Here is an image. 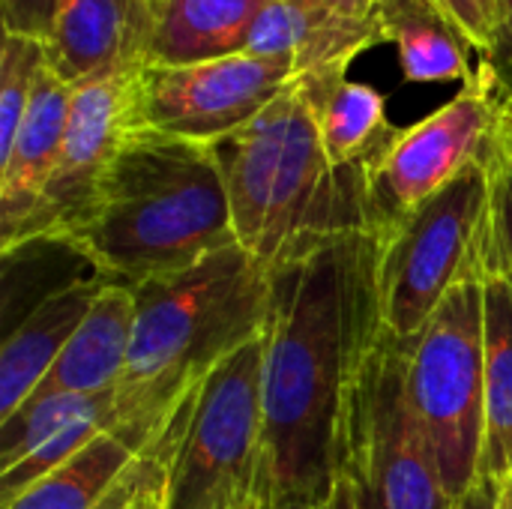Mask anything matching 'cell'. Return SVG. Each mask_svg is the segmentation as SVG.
Returning <instances> with one entry per match:
<instances>
[{
	"mask_svg": "<svg viewBox=\"0 0 512 509\" xmlns=\"http://www.w3.org/2000/svg\"><path fill=\"white\" fill-rule=\"evenodd\" d=\"M378 264V237L345 231L270 270L261 396L273 501L327 507L348 474L360 387L387 339Z\"/></svg>",
	"mask_w": 512,
	"mask_h": 509,
	"instance_id": "6da1fadb",
	"label": "cell"
},
{
	"mask_svg": "<svg viewBox=\"0 0 512 509\" xmlns=\"http://www.w3.org/2000/svg\"><path fill=\"white\" fill-rule=\"evenodd\" d=\"M132 291V348L111 429L144 450L228 357L261 339L270 270L234 243Z\"/></svg>",
	"mask_w": 512,
	"mask_h": 509,
	"instance_id": "7a4b0ae2",
	"label": "cell"
},
{
	"mask_svg": "<svg viewBox=\"0 0 512 509\" xmlns=\"http://www.w3.org/2000/svg\"><path fill=\"white\" fill-rule=\"evenodd\" d=\"M234 243L231 204L210 147L129 132L87 222L60 246L102 279L135 288Z\"/></svg>",
	"mask_w": 512,
	"mask_h": 509,
	"instance_id": "3957f363",
	"label": "cell"
},
{
	"mask_svg": "<svg viewBox=\"0 0 512 509\" xmlns=\"http://www.w3.org/2000/svg\"><path fill=\"white\" fill-rule=\"evenodd\" d=\"M237 243L267 270L345 234L369 231L366 165L336 168L300 75L246 126L210 144Z\"/></svg>",
	"mask_w": 512,
	"mask_h": 509,
	"instance_id": "277c9868",
	"label": "cell"
},
{
	"mask_svg": "<svg viewBox=\"0 0 512 509\" xmlns=\"http://www.w3.org/2000/svg\"><path fill=\"white\" fill-rule=\"evenodd\" d=\"M402 354L411 408L447 495L459 501L480 480L486 444L483 279H465Z\"/></svg>",
	"mask_w": 512,
	"mask_h": 509,
	"instance_id": "5b68a950",
	"label": "cell"
},
{
	"mask_svg": "<svg viewBox=\"0 0 512 509\" xmlns=\"http://www.w3.org/2000/svg\"><path fill=\"white\" fill-rule=\"evenodd\" d=\"M489 201L492 168L483 159L378 234L381 312L393 342H411L465 279H486Z\"/></svg>",
	"mask_w": 512,
	"mask_h": 509,
	"instance_id": "8992f818",
	"label": "cell"
},
{
	"mask_svg": "<svg viewBox=\"0 0 512 509\" xmlns=\"http://www.w3.org/2000/svg\"><path fill=\"white\" fill-rule=\"evenodd\" d=\"M261 339L228 357L198 390L174 447L162 509H249L267 483Z\"/></svg>",
	"mask_w": 512,
	"mask_h": 509,
	"instance_id": "52a82bcc",
	"label": "cell"
},
{
	"mask_svg": "<svg viewBox=\"0 0 512 509\" xmlns=\"http://www.w3.org/2000/svg\"><path fill=\"white\" fill-rule=\"evenodd\" d=\"M141 66L144 54L138 33L117 60L72 87L69 123L57 165L27 222L6 246H0L3 255L36 243L60 246L87 222L102 177L129 135V99Z\"/></svg>",
	"mask_w": 512,
	"mask_h": 509,
	"instance_id": "ba28073f",
	"label": "cell"
},
{
	"mask_svg": "<svg viewBox=\"0 0 512 509\" xmlns=\"http://www.w3.org/2000/svg\"><path fill=\"white\" fill-rule=\"evenodd\" d=\"M285 57H222L189 66L144 63L132 84L129 132H153L192 144H216L255 120L288 84Z\"/></svg>",
	"mask_w": 512,
	"mask_h": 509,
	"instance_id": "9c48e42d",
	"label": "cell"
},
{
	"mask_svg": "<svg viewBox=\"0 0 512 509\" xmlns=\"http://www.w3.org/2000/svg\"><path fill=\"white\" fill-rule=\"evenodd\" d=\"M495 129L498 105L477 78L420 123L399 129L378 162L366 168L369 231L375 237L384 234L471 165L483 162Z\"/></svg>",
	"mask_w": 512,
	"mask_h": 509,
	"instance_id": "30bf717a",
	"label": "cell"
},
{
	"mask_svg": "<svg viewBox=\"0 0 512 509\" xmlns=\"http://www.w3.org/2000/svg\"><path fill=\"white\" fill-rule=\"evenodd\" d=\"M348 474L369 483L384 509H456L408 399L402 345L390 336L360 387Z\"/></svg>",
	"mask_w": 512,
	"mask_h": 509,
	"instance_id": "8fae6325",
	"label": "cell"
},
{
	"mask_svg": "<svg viewBox=\"0 0 512 509\" xmlns=\"http://www.w3.org/2000/svg\"><path fill=\"white\" fill-rule=\"evenodd\" d=\"M273 0H144L141 54L150 66H189L246 54Z\"/></svg>",
	"mask_w": 512,
	"mask_h": 509,
	"instance_id": "7c38bea8",
	"label": "cell"
},
{
	"mask_svg": "<svg viewBox=\"0 0 512 509\" xmlns=\"http://www.w3.org/2000/svg\"><path fill=\"white\" fill-rule=\"evenodd\" d=\"M72 105V84L39 66L30 105L9 153L0 159V246H6L39 204L57 165Z\"/></svg>",
	"mask_w": 512,
	"mask_h": 509,
	"instance_id": "4fadbf2b",
	"label": "cell"
},
{
	"mask_svg": "<svg viewBox=\"0 0 512 509\" xmlns=\"http://www.w3.org/2000/svg\"><path fill=\"white\" fill-rule=\"evenodd\" d=\"M105 282L108 279L96 273L48 291L6 336L0 351V420L12 417L36 393L75 330L84 324Z\"/></svg>",
	"mask_w": 512,
	"mask_h": 509,
	"instance_id": "5bb4252c",
	"label": "cell"
},
{
	"mask_svg": "<svg viewBox=\"0 0 512 509\" xmlns=\"http://www.w3.org/2000/svg\"><path fill=\"white\" fill-rule=\"evenodd\" d=\"M378 42H384L378 18H354L324 3L273 0L258 15L246 54L285 57L294 75H303L330 63H351Z\"/></svg>",
	"mask_w": 512,
	"mask_h": 509,
	"instance_id": "9a60e30c",
	"label": "cell"
},
{
	"mask_svg": "<svg viewBox=\"0 0 512 509\" xmlns=\"http://www.w3.org/2000/svg\"><path fill=\"white\" fill-rule=\"evenodd\" d=\"M132 327L135 291L129 285L105 282L84 324L75 330V336L30 399L117 393L132 348Z\"/></svg>",
	"mask_w": 512,
	"mask_h": 509,
	"instance_id": "2e32d148",
	"label": "cell"
},
{
	"mask_svg": "<svg viewBox=\"0 0 512 509\" xmlns=\"http://www.w3.org/2000/svg\"><path fill=\"white\" fill-rule=\"evenodd\" d=\"M348 66L351 63H330L300 78L312 93L330 162L336 168H369L399 135V126L387 117V99L375 87L351 81Z\"/></svg>",
	"mask_w": 512,
	"mask_h": 509,
	"instance_id": "e0dca14e",
	"label": "cell"
},
{
	"mask_svg": "<svg viewBox=\"0 0 512 509\" xmlns=\"http://www.w3.org/2000/svg\"><path fill=\"white\" fill-rule=\"evenodd\" d=\"M144 0H57L42 42L45 63L66 84H78L117 60L141 33Z\"/></svg>",
	"mask_w": 512,
	"mask_h": 509,
	"instance_id": "ac0fdd59",
	"label": "cell"
},
{
	"mask_svg": "<svg viewBox=\"0 0 512 509\" xmlns=\"http://www.w3.org/2000/svg\"><path fill=\"white\" fill-rule=\"evenodd\" d=\"M375 18L384 42L396 45L408 84L474 81V48L432 0H378Z\"/></svg>",
	"mask_w": 512,
	"mask_h": 509,
	"instance_id": "d6986e66",
	"label": "cell"
},
{
	"mask_svg": "<svg viewBox=\"0 0 512 509\" xmlns=\"http://www.w3.org/2000/svg\"><path fill=\"white\" fill-rule=\"evenodd\" d=\"M138 453L141 450L120 432L105 429L69 462L3 504V509H99L120 486Z\"/></svg>",
	"mask_w": 512,
	"mask_h": 509,
	"instance_id": "ffe728a7",
	"label": "cell"
},
{
	"mask_svg": "<svg viewBox=\"0 0 512 509\" xmlns=\"http://www.w3.org/2000/svg\"><path fill=\"white\" fill-rule=\"evenodd\" d=\"M486 294V444L480 477H512V285L483 279Z\"/></svg>",
	"mask_w": 512,
	"mask_h": 509,
	"instance_id": "44dd1931",
	"label": "cell"
},
{
	"mask_svg": "<svg viewBox=\"0 0 512 509\" xmlns=\"http://www.w3.org/2000/svg\"><path fill=\"white\" fill-rule=\"evenodd\" d=\"M111 426H114V399L105 402V405H96L93 411H87V414L75 417L72 423H66L45 444H39L36 450H30L27 456H21L18 462L3 468V474H0V501L9 504L12 498H18L27 486L48 477L54 468L69 462L78 450H84L96 435H102Z\"/></svg>",
	"mask_w": 512,
	"mask_h": 509,
	"instance_id": "7402d4cb",
	"label": "cell"
},
{
	"mask_svg": "<svg viewBox=\"0 0 512 509\" xmlns=\"http://www.w3.org/2000/svg\"><path fill=\"white\" fill-rule=\"evenodd\" d=\"M114 393L102 396H48L24 402L12 417L0 420V462L3 468L45 444L54 432H60L75 417L93 411L96 405L111 402Z\"/></svg>",
	"mask_w": 512,
	"mask_h": 509,
	"instance_id": "603a6c76",
	"label": "cell"
},
{
	"mask_svg": "<svg viewBox=\"0 0 512 509\" xmlns=\"http://www.w3.org/2000/svg\"><path fill=\"white\" fill-rule=\"evenodd\" d=\"M45 63V48L39 39L3 33L0 48V159L9 153L15 132L33 96L36 72Z\"/></svg>",
	"mask_w": 512,
	"mask_h": 509,
	"instance_id": "cb8c5ba5",
	"label": "cell"
},
{
	"mask_svg": "<svg viewBox=\"0 0 512 509\" xmlns=\"http://www.w3.org/2000/svg\"><path fill=\"white\" fill-rule=\"evenodd\" d=\"M492 201L486 219V276H504L512 285V159L489 156Z\"/></svg>",
	"mask_w": 512,
	"mask_h": 509,
	"instance_id": "d4e9b609",
	"label": "cell"
},
{
	"mask_svg": "<svg viewBox=\"0 0 512 509\" xmlns=\"http://www.w3.org/2000/svg\"><path fill=\"white\" fill-rule=\"evenodd\" d=\"M450 24L468 39L474 54L486 60L501 33V0H432Z\"/></svg>",
	"mask_w": 512,
	"mask_h": 509,
	"instance_id": "484cf974",
	"label": "cell"
},
{
	"mask_svg": "<svg viewBox=\"0 0 512 509\" xmlns=\"http://www.w3.org/2000/svg\"><path fill=\"white\" fill-rule=\"evenodd\" d=\"M474 78L492 93L498 114L512 111V0H501V33L495 51L477 63Z\"/></svg>",
	"mask_w": 512,
	"mask_h": 509,
	"instance_id": "4316f807",
	"label": "cell"
},
{
	"mask_svg": "<svg viewBox=\"0 0 512 509\" xmlns=\"http://www.w3.org/2000/svg\"><path fill=\"white\" fill-rule=\"evenodd\" d=\"M57 0H0L3 33H18L45 42L54 21Z\"/></svg>",
	"mask_w": 512,
	"mask_h": 509,
	"instance_id": "83f0119b",
	"label": "cell"
},
{
	"mask_svg": "<svg viewBox=\"0 0 512 509\" xmlns=\"http://www.w3.org/2000/svg\"><path fill=\"white\" fill-rule=\"evenodd\" d=\"M456 509H501V480L480 477L459 501Z\"/></svg>",
	"mask_w": 512,
	"mask_h": 509,
	"instance_id": "f1b7e54d",
	"label": "cell"
},
{
	"mask_svg": "<svg viewBox=\"0 0 512 509\" xmlns=\"http://www.w3.org/2000/svg\"><path fill=\"white\" fill-rule=\"evenodd\" d=\"M324 509H360V483L354 474L339 477V483H336V489H333Z\"/></svg>",
	"mask_w": 512,
	"mask_h": 509,
	"instance_id": "f546056e",
	"label": "cell"
},
{
	"mask_svg": "<svg viewBox=\"0 0 512 509\" xmlns=\"http://www.w3.org/2000/svg\"><path fill=\"white\" fill-rule=\"evenodd\" d=\"M489 156H495V159H512V111L498 114V129L492 135Z\"/></svg>",
	"mask_w": 512,
	"mask_h": 509,
	"instance_id": "4dcf8cb0",
	"label": "cell"
},
{
	"mask_svg": "<svg viewBox=\"0 0 512 509\" xmlns=\"http://www.w3.org/2000/svg\"><path fill=\"white\" fill-rule=\"evenodd\" d=\"M336 12L354 15V18H375L378 0H327Z\"/></svg>",
	"mask_w": 512,
	"mask_h": 509,
	"instance_id": "1f68e13d",
	"label": "cell"
},
{
	"mask_svg": "<svg viewBox=\"0 0 512 509\" xmlns=\"http://www.w3.org/2000/svg\"><path fill=\"white\" fill-rule=\"evenodd\" d=\"M252 509H324V507H315V504H282V501H273V498H270V492H267V483H264V489H261V495L255 498Z\"/></svg>",
	"mask_w": 512,
	"mask_h": 509,
	"instance_id": "d6a6232c",
	"label": "cell"
},
{
	"mask_svg": "<svg viewBox=\"0 0 512 509\" xmlns=\"http://www.w3.org/2000/svg\"><path fill=\"white\" fill-rule=\"evenodd\" d=\"M162 492H165V486H156V489H150V492H144L132 509H162Z\"/></svg>",
	"mask_w": 512,
	"mask_h": 509,
	"instance_id": "836d02e7",
	"label": "cell"
},
{
	"mask_svg": "<svg viewBox=\"0 0 512 509\" xmlns=\"http://www.w3.org/2000/svg\"><path fill=\"white\" fill-rule=\"evenodd\" d=\"M357 483H360V509H384L381 498L375 495V489L369 483H363L360 477H357Z\"/></svg>",
	"mask_w": 512,
	"mask_h": 509,
	"instance_id": "e575fe53",
	"label": "cell"
},
{
	"mask_svg": "<svg viewBox=\"0 0 512 509\" xmlns=\"http://www.w3.org/2000/svg\"><path fill=\"white\" fill-rule=\"evenodd\" d=\"M501 509H512V477L501 480Z\"/></svg>",
	"mask_w": 512,
	"mask_h": 509,
	"instance_id": "d590c367",
	"label": "cell"
},
{
	"mask_svg": "<svg viewBox=\"0 0 512 509\" xmlns=\"http://www.w3.org/2000/svg\"><path fill=\"white\" fill-rule=\"evenodd\" d=\"M285 3H324V6H330L327 0H285Z\"/></svg>",
	"mask_w": 512,
	"mask_h": 509,
	"instance_id": "8d00e7d4",
	"label": "cell"
},
{
	"mask_svg": "<svg viewBox=\"0 0 512 509\" xmlns=\"http://www.w3.org/2000/svg\"><path fill=\"white\" fill-rule=\"evenodd\" d=\"M249 509H252V507H249Z\"/></svg>",
	"mask_w": 512,
	"mask_h": 509,
	"instance_id": "74e56055",
	"label": "cell"
}]
</instances>
